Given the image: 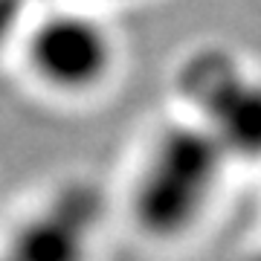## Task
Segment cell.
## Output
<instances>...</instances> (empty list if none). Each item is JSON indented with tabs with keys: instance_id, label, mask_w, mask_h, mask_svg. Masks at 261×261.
I'll return each mask as SVG.
<instances>
[{
	"instance_id": "obj_4",
	"label": "cell",
	"mask_w": 261,
	"mask_h": 261,
	"mask_svg": "<svg viewBox=\"0 0 261 261\" xmlns=\"http://www.w3.org/2000/svg\"><path fill=\"white\" fill-rule=\"evenodd\" d=\"M102 212V192L90 183L58 189L12 232L0 261H87Z\"/></svg>"
},
{
	"instance_id": "obj_2",
	"label": "cell",
	"mask_w": 261,
	"mask_h": 261,
	"mask_svg": "<svg viewBox=\"0 0 261 261\" xmlns=\"http://www.w3.org/2000/svg\"><path fill=\"white\" fill-rule=\"evenodd\" d=\"M180 87L229 160H261V75L221 49L186 58Z\"/></svg>"
},
{
	"instance_id": "obj_5",
	"label": "cell",
	"mask_w": 261,
	"mask_h": 261,
	"mask_svg": "<svg viewBox=\"0 0 261 261\" xmlns=\"http://www.w3.org/2000/svg\"><path fill=\"white\" fill-rule=\"evenodd\" d=\"M23 6L27 0H0V49L23 27Z\"/></svg>"
},
{
	"instance_id": "obj_3",
	"label": "cell",
	"mask_w": 261,
	"mask_h": 261,
	"mask_svg": "<svg viewBox=\"0 0 261 261\" xmlns=\"http://www.w3.org/2000/svg\"><path fill=\"white\" fill-rule=\"evenodd\" d=\"M27 64L56 93L82 96L102 87L116 64L111 29L90 12H49L27 32Z\"/></svg>"
},
{
	"instance_id": "obj_6",
	"label": "cell",
	"mask_w": 261,
	"mask_h": 261,
	"mask_svg": "<svg viewBox=\"0 0 261 261\" xmlns=\"http://www.w3.org/2000/svg\"><path fill=\"white\" fill-rule=\"evenodd\" d=\"M258 261H261V258H258Z\"/></svg>"
},
{
	"instance_id": "obj_1",
	"label": "cell",
	"mask_w": 261,
	"mask_h": 261,
	"mask_svg": "<svg viewBox=\"0 0 261 261\" xmlns=\"http://www.w3.org/2000/svg\"><path fill=\"white\" fill-rule=\"evenodd\" d=\"M229 157L200 122L160 130L134 183L130 212L148 238L174 241L200 224L224 180Z\"/></svg>"
}]
</instances>
